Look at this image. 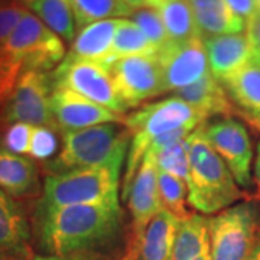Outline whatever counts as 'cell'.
Segmentation results:
<instances>
[{
    "mask_svg": "<svg viewBox=\"0 0 260 260\" xmlns=\"http://www.w3.org/2000/svg\"><path fill=\"white\" fill-rule=\"evenodd\" d=\"M121 229L123 213L119 204L35 207L34 249L47 256L99 253L117 240Z\"/></svg>",
    "mask_w": 260,
    "mask_h": 260,
    "instance_id": "obj_1",
    "label": "cell"
},
{
    "mask_svg": "<svg viewBox=\"0 0 260 260\" xmlns=\"http://www.w3.org/2000/svg\"><path fill=\"white\" fill-rule=\"evenodd\" d=\"M64 58V41L28 10L0 49V106L9 100L25 73H48Z\"/></svg>",
    "mask_w": 260,
    "mask_h": 260,
    "instance_id": "obj_2",
    "label": "cell"
},
{
    "mask_svg": "<svg viewBox=\"0 0 260 260\" xmlns=\"http://www.w3.org/2000/svg\"><path fill=\"white\" fill-rule=\"evenodd\" d=\"M207 120L204 114L177 95L148 103L139 110L124 116L123 124L132 136L123 177L121 197L127 201L132 182L139 172L148 149L159 136L179 129L195 130Z\"/></svg>",
    "mask_w": 260,
    "mask_h": 260,
    "instance_id": "obj_3",
    "label": "cell"
},
{
    "mask_svg": "<svg viewBox=\"0 0 260 260\" xmlns=\"http://www.w3.org/2000/svg\"><path fill=\"white\" fill-rule=\"evenodd\" d=\"M242 197L230 169L211 146L203 123L189 135L188 204L203 214H218Z\"/></svg>",
    "mask_w": 260,
    "mask_h": 260,
    "instance_id": "obj_4",
    "label": "cell"
},
{
    "mask_svg": "<svg viewBox=\"0 0 260 260\" xmlns=\"http://www.w3.org/2000/svg\"><path fill=\"white\" fill-rule=\"evenodd\" d=\"M129 138L127 129H119L116 123L62 132L58 155L45 164L47 175L81 168L123 164L129 148Z\"/></svg>",
    "mask_w": 260,
    "mask_h": 260,
    "instance_id": "obj_5",
    "label": "cell"
},
{
    "mask_svg": "<svg viewBox=\"0 0 260 260\" xmlns=\"http://www.w3.org/2000/svg\"><path fill=\"white\" fill-rule=\"evenodd\" d=\"M123 164L81 168L47 175L42 197L35 207L58 208L67 205L119 204V177Z\"/></svg>",
    "mask_w": 260,
    "mask_h": 260,
    "instance_id": "obj_6",
    "label": "cell"
},
{
    "mask_svg": "<svg viewBox=\"0 0 260 260\" xmlns=\"http://www.w3.org/2000/svg\"><path fill=\"white\" fill-rule=\"evenodd\" d=\"M259 211L251 203L232 205L208 218L213 260H247L254 249Z\"/></svg>",
    "mask_w": 260,
    "mask_h": 260,
    "instance_id": "obj_7",
    "label": "cell"
},
{
    "mask_svg": "<svg viewBox=\"0 0 260 260\" xmlns=\"http://www.w3.org/2000/svg\"><path fill=\"white\" fill-rule=\"evenodd\" d=\"M52 87H64L121 116L127 110L116 93L110 68L102 62L65 55L51 73Z\"/></svg>",
    "mask_w": 260,
    "mask_h": 260,
    "instance_id": "obj_8",
    "label": "cell"
},
{
    "mask_svg": "<svg viewBox=\"0 0 260 260\" xmlns=\"http://www.w3.org/2000/svg\"><path fill=\"white\" fill-rule=\"evenodd\" d=\"M51 93L52 80L49 73H25L2 109V123H26L30 126H47L59 130L51 110Z\"/></svg>",
    "mask_w": 260,
    "mask_h": 260,
    "instance_id": "obj_9",
    "label": "cell"
},
{
    "mask_svg": "<svg viewBox=\"0 0 260 260\" xmlns=\"http://www.w3.org/2000/svg\"><path fill=\"white\" fill-rule=\"evenodd\" d=\"M164 93H175L210 73L203 38L168 41L156 54Z\"/></svg>",
    "mask_w": 260,
    "mask_h": 260,
    "instance_id": "obj_10",
    "label": "cell"
},
{
    "mask_svg": "<svg viewBox=\"0 0 260 260\" xmlns=\"http://www.w3.org/2000/svg\"><path fill=\"white\" fill-rule=\"evenodd\" d=\"M205 133L236 182L243 188H250L253 146L246 126L234 117L214 119L205 123Z\"/></svg>",
    "mask_w": 260,
    "mask_h": 260,
    "instance_id": "obj_11",
    "label": "cell"
},
{
    "mask_svg": "<svg viewBox=\"0 0 260 260\" xmlns=\"http://www.w3.org/2000/svg\"><path fill=\"white\" fill-rule=\"evenodd\" d=\"M109 68L116 93L127 109L164 94L156 55L121 58L109 65Z\"/></svg>",
    "mask_w": 260,
    "mask_h": 260,
    "instance_id": "obj_12",
    "label": "cell"
},
{
    "mask_svg": "<svg viewBox=\"0 0 260 260\" xmlns=\"http://www.w3.org/2000/svg\"><path fill=\"white\" fill-rule=\"evenodd\" d=\"M158 171V158L153 153L146 152L142 160V167L133 179L127 195V204L132 217L127 249H132L138 244L150 221L164 208L159 195Z\"/></svg>",
    "mask_w": 260,
    "mask_h": 260,
    "instance_id": "obj_13",
    "label": "cell"
},
{
    "mask_svg": "<svg viewBox=\"0 0 260 260\" xmlns=\"http://www.w3.org/2000/svg\"><path fill=\"white\" fill-rule=\"evenodd\" d=\"M51 110L58 129L68 130L87 129L91 126L107 123H123L124 116L113 113L81 94L64 87H52Z\"/></svg>",
    "mask_w": 260,
    "mask_h": 260,
    "instance_id": "obj_14",
    "label": "cell"
},
{
    "mask_svg": "<svg viewBox=\"0 0 260 260\" xmlns=\"http://www.w3.org/2000/svg\"><path fill=\"white\" fill-rule=\"evenodd\" d=\"M0 251L13 260L35 256L32 224L18 200L0 189Z\"/></svg>",
    "mask_w": 260,
    "mask_h": 260,
    "instance_id": "obj_15",
    "label": "cell"
},
{
    "mask_svg": "<svg viewBox=\"0 0 260 260\" xmlns=\"http://www.w3.org/2000/svg\"><path fill=\"white\" fill-rule=\"evenodd\" d=\"M204 47L211 74L223 83L253 61L247 34H229L205 38Z\"/></svg>",
    "mask_w": 260,
    "mask_h": 260,
    "instance_id": "obj_16",
    "label": "cell"
},
{
    "mask_svg": "<svg viewBox=\"0 0 260 260\" xmlns=\"http://www.w3.org/2000/svg\"><path fill=\"white\" fill-rule=\"evenodd\" d=\"M179 218L162 208L150 221L138 244L121 260H172Z\"/></svg>",
    "mask_w": 260,
    "mask_h": 260,
    "instance_id": "obj_17",
    "label": "cell"
},
{
    "mask_svg": "<svg viewBox=\"0 0 260 260\" xmlns=\"http://www.w3.org/2000/svg\"><path fill=\"white\" fill-rule=\"evenodd\" d=\"M0 189L12 198L35 197L39 191V169L34 159L10 152L0 143Z\"/></svg>",
    "mask_w": 260,
    "mask_h": 260,
    "instance_id": "obj_18",
    "label": "cell"
},
{
    "mask_svg": "<svg viewBox=\"0 0 260 260\" xmlns=\"http://www.w3.org/2000/svg\"><path fill=\"white\" fill-rule=\"evenodd\" d=\"M174 95L191 104L198 112L203 113L207 119L215 116L232 117L234 113L224 85L211 74V71L191 85L175 91Z\"/></svg>",
    "mask_w": 260,
    "mask_h": 260,
    "instance_id": "obj_19",
    "label": "cell"
},
{
    "mask_svg": "<svg viewBox=\"0 0 260 260\" xmlns=\"http://www.w3.org/2000/svg\"><path fill=\"white\" fill-rule=\"evenodd\" d=\"M201 38L242 34L246 22L239 18L225 0H188Z\"/></svg>",
    "mask_w": 260,
    "mask_h": 260,
    "instance_id": "obj_20",
    "label": "cell"
},
{
    "mask_svg": "<svg viewBox=\"0 0 260 260\" xmlns=\"http://www.w3.org/2000/svg\"><path fill=\"white\" fill-rule=\"evenodd\" d=\"M172 260H213L208 218L197 213L179 218Z\"/></svg>",
    "mask_w": 260,
    "mask_h": 260,
    "instance_id": "obj_21",
    "label": "cell"
},
{
    "mask_svg": "<svg viewBox=\"0 0 260 260\" xmlns=\"http://www.w3.org/2000/svg\"><path fill=\"white\" fill-rule=\"evenodd\" d=\"M119 20L120 19L100 20L78 30V35L71 44L68 55L94 62H102L109 67L113 39L119 28Z\"/></svg>",
    "mask_w": 260,
    "mask_h": 260,
    "instance_id": "obj_22",
    "label": "cell"
},
{
    "mask_svg": "<svg viewBox=\"0 0 260 260\" xmlns=\"http://www.w3.org/2000/svg\"><path fill=\"white\" fill-rule=\"evenodd\" d=\"M229 97L246 112V117L260 121V64L251 61L221 83Z\"/></svg>",
    "mask_w": 260,
    "mask_h": 260,
    "instance_id": "obj_23",
    "label": "cell"
},
{
    "mask_svg": "<svg viewBox=\"0 0 260 260\" xmlns=\"http://www.w3.org/2000/svg\"><path fill=\"white\" fill-rule=\"evenodd\" d=\"M28 8L64 42H74L77 26L71 0H34Z\"/></svg>",
    "mask_w": 260,
    "mask_h": 260,
    "instance_id": "obj_24",
    "label": "cell"
},
{
    "mask_svg": "<svg viewBox=\"0 0 260 260\" xmlns=\"http://www.w3.org/2000/svg\"><path fill=\"white\" fill-rule=\"evenodd\" d=\"M155 9L158 10L159 16L165 25L169 41L201 38L188 0H168Z\"/></svg>",
    "mask_w": 260,
    "mask_h": 260,
    "instance_id": "obj_25",
    "label": "cell"
},
{
    "mask_svg": "<svg viewBox=\"0 0 260 260\" xmlns=\"http://www.w3.org/2000/svg\"><path fill=\"white\" fill-rule=\"evenodd\" d=\"M158 48L155 47L146 35L139 29V26L129 19H120L119 28L116 30V35L113 39L112 54L109 65L114 61L127 58V56H149L156 55Z\"/></svg>",
    "mask_w": 260,
    "mask_h": 260,
    "instance_id": "obj_26",
    "label": "cell"
},
{
    "mask_svg": "<svg viewBox=\"0 0 260 260\" xmlns=\"http://www.w3.org/2000/svg\"><path fill=\"white\" fill-rule=\"evenodd\" d=\"M71 3L77 30L100 20L132 16L135 12L123 0H71Z\"/></svg>",
    "mask_w": 260,
    "mask_h": 260,
    "instance_id": "obj_27",
    "label": "cell"
},
{
    "mask_svg": "<svg viewBox=\"0 0 260 260\" xmlns=\"http://www.w3.org/2000/svg\"><path fill=\"white\" fill-rule=\"evenodd\" d=\"M159 169V168H158ZM159 195L162 207L169 213L177 215L178 218H184L188 215L186 201H188V184L184 179L171 175L165 171H158Z\"/></svg>",
    "mask_w": 260,
    "mask_h": 260,
    "instance_id": "obj_28",
    "label": "cell"
},
{
    "mask_svg": "<svg viewBox=\"0 0 260 260\" xmlns=\"http://www.w3.org/2000/svg\"><path fill=\"white\" fill-rule=\"evenodd\" d=\"M158 168L171 175L189 179V136L169 145L158 155Z\"/></svg>",
    "mask_w": 260,
    "mask_h": 260,
    "instance_id": "obj_29",
    "label": "cell"
},
{
    "mask_svg": "<svg viewBox=\"0 0 260 260\" xmlns=\"http://www.w3.org/2000/svg\"><path fill=\"white\" fill-rule=\"evenodd\" d=\"M58 130L47 126H35L32 130L28 156L34 160L47 164L59 152V142L56 136Z\"/></svg>",
    "mask_w": 260,
    "mask_h": 260,
    "instance_id": "obj_30",
    "label": "cell"
},
{
    "mask_svg": "<svg viewBox=\"0 0 260 260\" xmlns=\"http://www.w3.org/2000/svg\"><path fill=\"white\" fill-rule=\"evenodd\" d=\"M132 20L139 26L149 41L160 49L169 41L165 25L155 8H143L133 12Z\"/></svg>",
    "mask_w": 260,
    "mask_h": 260,
    "instance_id": "obj_31",
    "label": "cell"
},
{
    "mask_svg": "<svg viewBox=\"0 0 260 260\" xmlns=\"http://www.w3.org/2000/svg\"><path fill=\"white\" fill-rule=\"evenodd\" d=\"M34 127L35 126H30L26 123H12L5 130L0 143L13 153L28 156Z\"/></svg>",
    "mask_w": 260,
    "mask_h": 260,
    "instance_id": "obj_32",
    "label": "cell"
},
{
    "mask_svg": "<svg viewBox=\"0 0 260 260\" xmlns=\"http://www.w3.org/2000/svg\"><path fill=\"white\" fill-rule=\"evenodd\" d=\"M26 12V6L20 2H8L0 8V49L5 47L6 41Z\"/></svg>",
    "mask_w": 260,
    "mask_h": 260,
    "instance_id": "obj_33",
    "label": "cell"
},
{
    "mask_svg": "<svg viewBox=\"0 0 260 260\" xmlns=\"http://www.w3.org/2000/svg\"><path fill=\"white\" fill-rule=\"evenodd\" d=\"M246 34L253 49V61L260 64V15L256 13L253 18L246 23Z\"/></svg>",
    "mask_w": 260,
    "mask_h": 260,
    "instance_id": "obj_34",
    "label": "cell"
},
{
    "mask_svg": "<svg viewBox=\"0 0 260 260\" xmlns=\"http://www.w3.org/2000/svg\"><path fill=\"white\" fill-rule=\"evenodd\" d=\"M227 5L232 8V10L242 18L246 23L250 20L257 12H256V0H225Z\"/></svg>",
    "mask_w": 260,
    "mask_h": 260,
    "instance_id": "obj_35",
    "label": "cell"
},
{
    "mask_svg": "<svg viewBox=\"0 0 260 260\" xmlns=\"http://www.w3.org/2000/svg\"><path fill=\"white\" fill-rule=\"evenodd\" d=\"M29 260H104L100 253H74L64 256H47V254H35Z\"/></svg>",
    "mask_w": 260,
    "mask_h": 260,
    "instance_id": "obj_36",
    "label": "cell"
},
{
    "mask_svg": "<svg viewBox=\"0 0 260 260\" xmlns=\"http://www.w3.org/2000/svg\"><path fill=\"white\" fill-rule=\"evenodd\" d=\"M123 2L135 10L149 8V3H150V0H123Z\"/></svg>",
    "mask_w": 260,
    "mask_h": 260,
    "instance_id": "obj_37",
    "label": "cell"
},
{
    "mask_svg": "<svg viewBox=\"0 0 260 260\" xmlns=\"http://www.w3.org/2000/svg\"><path fill=\"white\" fill-rule=\"evenodd\" d=\"M254 175L256 181L260 186V140L257 142V148H256V160H254Z\"/></svg>",
    "mask_w": 260,
    "mask_h": 260,
    "instance_id": "obj_38",
    "label": "cell"
},
{
    "mask_svg": "<svg viewBox=\"0 0 260 260\" xmlns=\"http://www.w3.org/2000/svg\"><path fill=\"white\" fill-rule=\"evenodd\" d=\"M247 260H260V237L257 243H256V246H254V249L251 251V254L249 256V259Z\"/></svg>",
    "mask_w": 260,
    "mask_h": 260,
    "instance_id": "obj_39",
    "label": "cell"
},
{
    "mask_svg": "<svg viewBox=\"0 0 260 260\" xmlns=\"http://www.w3.org/2000/svg\"><path fill=\"white\" fill-rule=\"evenodd\" d=\"M164 2H168V0H150L149 8H158L159 5H162Z\"/></svg>",
    "mask_w": 260,
    "mask_h": 260,
    "instance_id": "obj_40",
    "label": "cell"
},
{
    "mask_svg": "<svg viewBox=\"0 0 260 260\" xmlns=\"http://www.w3.org/2000/svg\"><path fill=\"white\" fill-rule=\"evenodd\" d=\"M246 119H247V117H246ZM247 120H249V123H250V124L253 126V127H254V129H257L260 132V121L251 120V119H247Z\"/></svg>",
    "mask_w": 260,
    "mask_h": 260,
    "instance_id": "obj_41",
    "label": "cell"
},
{
    "mask_svg": "<svg viewBox=\"0 0 260 260\" xmlns=\"http://www.w3.org/2000/svg\"><path fill=\"white\" fill-rule=\"evenodd\" d=\"M0 260H13V259H10L9 256H6L3 251H0Z\"/></svg>",
    "mask_w": 260,
    "mask_h": 260,
    "instance_id": "obj_42",
    "label": "cell"
},
{
    "mask_svg": "<svg viewBox=\"0 0 260 260\" xmlns=\"http://www.w3.org/2000/svg\"><path fill=\"white\" fill-rule=\"evenodd\" d=\"M256 12L260 15V0H256Z\"/></svg>",
    "mask_w": 260,
    "mask_h": 260,
    "instance_id": "obj_43",
    "label": "cell"
},
{
    "mask_svg": "<svg viewBox=\"0 0 260 260\" xmlns=\"http://www.w3.org/2000/svg\"><path fill=\"white\" fill-rule=\"evenodd\" d=\"M34 0H23V5H26V6H29L30 3H32Z\"/></svg>",
    "mask_w": 260,
    "mask_h": 260,
    "instance_id": "obj_44",
    "label": "cell"
},
{
    "mask_svg": "<svg viewBox=\"0 0 260 260\" xmlns=\"http://www.w3.org/2000/svg\"><path fill=\"white\" fill-rule=\"evenodd\" d=\"M2 2H23V0H2Z\"/></svg>",
    "mask_w": 260,
    "mask_h": 260,
    "instance_id": "obj_45",
    "label": "cell"
},
{
    "mask_svg": "<svg viewBox=\"0 0 260 260\" xmlns=\"http://www.w3.org/2000/svg\"><path fill=\"white\" fill-rule=\"evenodd\" d=\"M5 3H8V2H2V0H0V8H2V6H3Z\"/></svg>",
    "mask_w": 260,
    "mask_h": 260,
    "instance_id": "obj_46",
    "label": "cell"
},
{
    "mask_svg": "<svg viewBox=\"0 0 260 260\" xmlns=\"http://www.w3.org/2000/svg\"><path fill=\"white\" fill-rule=\"evenodd\" d=\"M2 124H3V123H2V119H0V126H2Z\"/></svg>",
    "mask_w": 260,
    "mask_h": 260,
    "instance_id": "obj_47",
    "label": "cell"
}]
</instances>
